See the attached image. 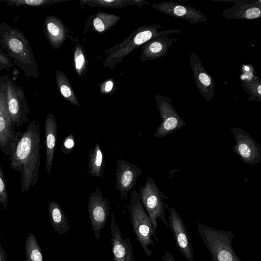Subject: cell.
<instances>
[{
	"label": "cell",
	"mask_w": 261,
	"mask_h": 261,
	"mask_svg": "<svg viewBox=\"0 0 261 261\" xmlns=\"http://www.w3.org/2000/svg\"><path fill=\"white\" fill-rule=\"evenodd\" d=\"M120 19V16L99 11L94 16L92 24L97 32L105 33L116 25Z\"/></svg>",
	"instance_id": "25"
},
{
	"label": "cell",
	"mask_w": 261,
	"mask_h": 261,
	"mask_svg": "<svg viewBox=\"0 0 261 261\" xmlns=\"http://www.w3.org/2000/svg\"><path fill=\"white\" fill-rule=\"evenodd\" d=\"M7 253L0 243V261H6Z\"/></svg>",
	"instance_id": "36"
},
{
	"label": "cell",
	"mask_w": 261,
	"mask_h": 261,
	"mask_svg": "<svg viewBox=\"0 0 261 261\" xmlns=\"http://www.w3.org/2000/svg\"><path fill=\"white\" fill-rule=\"evenodd\" d=\"M46 168L48 174L50 173L58 138V127L54 115L49 113L44 122Z\"/></svg>",
	"instance_id": "20"
},
{
	"label": "cell",
	"mask_w": 261,
	"mask_h": 261,
	"mask_svg": "<svg viewBox=\"0 0 261 261\" xmlns=\"http://www.w3.org/2000/svg\"><path fill=\"white\" fill-rule=\"evenodd\" d=\"M48 210L54 229L59 234H65L70 229V226L62 208L56 201L50 200Z\"/></svg>",
	"instance_id": "21"
},
{
	"label": "cell",
	"mask_w": 261,
	"mask_h": 261,
	"mask_svg": "<svg viewBox=\"0 0 261 261\" xmlns=\"http://www.w3.org/2000/svg\"><path fill=\"white\" fill-rule=\"evenodd\" d=\"M13 64L12 61L0 46V71L9 69L13 67Z\"/></svg>",
	"instance_id": "34"
},
{
	"label": "cell",
	"mask_w": 261,
	"mask_h": 261,
	"mask_svg": "<svg viewBox=\"0 0 261 261\" xmlns=\"http://www.w3.org/2000/svg\"><path fill=\"white\" fill-rule=\"evenodd\" d=\"M148 2L144 0H82L80 5H85L91 7H100L108 8H122L127 6L136 5L139 8Z\"/></svg>",
	"instance_id": "23"
},
{
	"label": "cell",
	"mask_w": 261,
	"mask_h": 261,
	"mask_svg": "<svg viewBox=\"0 0 261 261\" xmlns=\"http://www.w3.org/2000/svg\"><path fill=\"white\" fill-rule=\"evenodd\" d=\"M169 211L168 225L173 232L175 246L188 261H193V247L184 221L174 207H170Z\"/></svg>",
	"instance_id": "12"
},
{
	"label": "cell",
	"mask_w": 261,
	"mask_h": 261,
	"mask_svg": "<svg viewBox=\"0 0 261 261\" xmlns=\"http://www.w3.org/2000/svg\"><path fill=\"white\" fill-rule=\"evenodd\" d=\"M64 1L59 0H0V2L6 3L9 6H16L38 7L46 5H52Z\"/></svg>",
	"instance_id": "29"
},
{
	"label": "cell",
	"mask_w": 261,
	"mask_h": 261,
	"mask_svg": "<svg viewBox=\"0 0 261 261\" xmlns=\"http://www.w3.org/2000/svg\"><path fill=\"white\" fill-rule=\"evenodd\" d=\"M8 201L6 178L3 168L0 165V204L3 206L4 210L7 208Z\"/></svg>",
	"instance_id": "30"
},
{
	"label": "cell",
	"mask_w": 261,
	"mask_h": 261,
	"mask_svg": "<svg viewBox=\"0 0 261 261\" xmlns=\"http://www.w3.org/2000/svg\"><path fill=\"white\" fill-rule=\"evenodd\" d=\"M26 261H43L41 249L33 233H30L25 242Z\"/></svg>",
	"instance_id": "27"
},
{
	"label": "cell",
	"mask_w": 261,
	"mask_h": 261,
	"mask_svg": "<svg viewBox=\"0 0 261 261\" xmlns=\"http://www.w3.org/2000/svg\"><path fill=\"white\" fill-rule=\"evenodd\" d=\"M55 80L57 87L63 97L71 104L80 107L72 86L65 73L59 69L56 70Z\"/></svg>",
	"instance_id": "24"
},
{
	"label": "cell",
	"mask_w": 261,
	"mask_h": 261,
	"mask_svg": "<svg viewBox=\"0 0 261 261\" xmlns=\"http://www.w3.org/2000/svg\"><path fill=\"white\" fill-rule=\"evenodd\" d=\"M109 200L104 198L96 188L89 195L88 202V215L95 237L99 239L101 229L105 226L110 215Z\"/></svg>",
	"instance_id": "11"
},
{
	"label": "cell",
	"mask_w": 261,
	"mask_h": 261,
	"mask_svg": "<svg viewBox=\"0 0 261 261\" xmlns=\"http://www.w3.org/2000/svg\"><path fill=\"white\" fill-rule=\"evenodd\" d=\"M163 28V26L159 24H144L138 27L121 42L105 51V54H108V55L104 60L105 66L114 68L133 50L141 47L143 44L153 38L182 32L178 29L158 31V29Z\"/></svg>",
	"instance_id": "3"
},
{
	"label": "cell",
	"mask_w": 261,
	"mask_h": 261,
	"mask_svg": "<svg viewBox=\"0 0 261 261\" xmlns=\"http://www.w3.org/2000/svg\"><path fill=\"white\" fill-rule=\"evenodd\" d=\"M240 81L242 90L249 95L247 100L261 102V80L256 75L251 80Z\"/></svg>",
	"instance_id": "26"
},
{
	"label": "cell",
	"mask_w": 261,
	"mask_h": 261,
	"mask_svg": "<svg viewBox=\"0 0 261 261\" xmlns=\"http://www.w3.org/2000/svg\"><path fill=\"white\" fill-rule=\"evenodd\" d=\"M155 10L172 17L197 24L207 21L206 16L194 7L173 2H163L151 6Z\"/></svg>",
	"instance_id": "15"
},
{
	"label": "cell",
	"mask_w": 261,
	"mask_h": 261,
	"mask_svg": "<svg viewBox=\"0 0 261 261\" xmlns=\"http://www.w3.org/2000/svg\"><path fill=\"white\" fill-rule=\"evenodd\" d=\"M74 66L75 70L79 76L82 77L85 74L88 61L87 60L84 48L82 45L77 44L74 49L73 54Z\"/></svg>",
	"instance_id": "28"
},
{
	"label": "cell",
	"mask_w": 261,
	"mask_h": 261,
	"mask_svg": "<svg viewBox=\"0 0 261 261\" xmlns=\"http://www.w3.org/2000/svg\"><path fill=\"white\" fill-rule=\"evenodd\" d=\"M111 242L114 261H134L129 237L123 239L114 213L111 215Z\"/></svg>",
	"instance_id": "17"
},
{
	"label": "cell",
	"mask_w": 261,
	"mask_h": 261,
	"mask_svg": "<svg viewBox=\"0 0 261 261\" xmlns=\"http://www.w3.org/2000/svg\"><path fill=\"white\" fill-rule=\"evenodd\" d=\"M190 63L196 87L200 94L210 101L214 97L215 86L213 76L207 72L197 55L192 52Z\"/></svg>",
	"instance_id": "16"
},
{
	"label": "cell",
	"mask_w": 261,
	"mask_h": 261,
	"mask_svg": "<svg viewBox=\"0 0 261 261\" xmlns=\"http://www.w3.org/2000/svg\"><path fill=\"white\" fill-rule=\"evenodd\" d=\"M236 144L232 148L235 153L246 164L254 166L261 161V146L254 138L240 127L230 130Z\"/></svg>",
	"instance_id": "10"
},
{
	"label": "cell",
	"mask_w": 261,
	"mask_h": 261,
	"mask_svg": "<svg viewBox=\"0 0 261 261\" xmlns=\"http://www.w3.org/2000/svg\"><path fill=\"white\" fill-rule=\"evenodd\" d=\"M88 172L93 177L102 179L105 168V160L101 148L98 142L90 149L88 160Z\"/></svg>",
	"instance_id": "22"
},
{
	"label": "cell",
	"mask_w": 261,
	"mask_h": 261,
	"mask_svg": "<svg viewBox=\"0 0 261 261\" xmlns=\"http://www.w3.org/2000/svg\"><path fill=\"white\" fill-rule=\"evenodd\" d=\"M19 73H20L18 70L17 69L14 68L12 71L13 76L12 80L15 82Z\"/></svg>",
	"instance_id": "37"
},
{
	"label": "cell",
	"mask_w": 261,
	"mask_h": 261,
	"mask_svg": "<svg viewBox=\"0 0 261 261\" xmlns=\"http://www.w3.org/2000/svg\"><path fill=\"white\" fill-rule=\"evenodd\" d=\"M162 261H176L173 256L167 251L164 255L162 257Z\"/></svg>",
	"instance_id": "35"
},
{
	"label": "cell",
	"mask_w": 261,
	"mask_h": 261,
	"mask_svg": "<svg viewBox=\"0 0 261 261\" xmlns=\"http://www.w3.org/2000/svg\"><path fill=\"white\" fill-rule=\"evenodd\" d=\"M22 132L16 126L9 114L5 96V75L0 77V150L10 155Z\"/></svg>",
	"instance_id": "8"
},
{
	"label": "cell",
	"mask_w": 261,
	"mask_h": 261,
	"mask_svg": "<svg viewBox=\"0 0 261 261\" xmlns=\"http://www.w3.org/2000/svg\"><path fill=\"white\" fill-rule=\"evenodd\" d=\"M100 92L103 94L112 95L116 90L114 80L112 78L104 81L100 85Z\"/></svg>",
	"instance_id": "33"
},
{
	"label": "cell",
	"mask_w": 261,
	"mask_h": 261,
	"mask_svg": "<svg viewBox=\"0 0 261 261\" xmlns=\"http://www.w3.org/2000/svg\"><path fill=\"white\" fill-rule=\"evenodd\" d=\"M177 41L178 39L167 36L153 38L141 46L140 59L143 62L158 59L166 55L169 47Z\"/></svg>",
	"instance_id": "19"
},
{
	"label": "cell",
	"mask_w": 261,
	"mask_h": 261,
	"mask_svg": "<svg viewBox=\"0 0 261 261\" xmlns=\"http://www.w3.org/2000/svg\"><path fill=\"white\" fill-rule=\"evenodd\" d=\"M43 29L46 39L51 47L59 49L67 38L68 28L58 17L48 15L44 19Z\"/></svg>",
	"instance_id": "18"
},
{
	"label": "cell",
	"mask_w": 261,
	"mask_h": 261,
	"mask_svg": "<svg viewBox=\"0 0 261 261\" xmlns=\"http://www.w3.org/2000/svg\"><path fill=\"white\" fill-rule=\"evenodd\" d=\"M75 146V142L73 134H69L63 141L60 149L64 154L71 153Z\"/></svg>",
	"instance_id": "31"
},
{
	"label": "cell",
	"mask_w": 261,
	"mask_h": 261,
	"mask_svg": "<svg viewBox=\"0 0 261 261\" xmlns=\"http://www.w3.org/2000/svg\"><path fill=\"white\" fill-rule=\"evenodd\" d=\"M155 100L162 121L153 137H166L186 125V122L181 119L172 106L170 98L157 94Z\"/></svg>",
	"instance_id": "9"
},
{
	"label": "cell",
	"mask_w": 261,
	"mask_h": 261,
	"mask_svg": "<svg viewBox=\"0 0 261 261\" xmlns=\"http://www.w3.org/2000/svg\"><path fill=\"white\" fill-rule=\"evenodd\" d=\"M41 135L38 122L33 120L18 140L9 156L11 168L20 173V190L29 191L39 178L40 167Z\"/></svg>",
	"instance_id": "1"
},
{
	"label": "cell",
	"mask_w": 261,
	"mask_h": 261,
	"mask_svg": "<svg viewBox=\"0 0 261 261\" xmlns=\"http://www.w3.org/2000/svg\"><path fill=\"white\" fill-rule=\"evenodd\" d=\"M199 234L207 247L212 261H242L232 246L234 234L197 223Z\"/></svg>",
	"instance_id": "4"
},
{
	"label": "cell",
	"mask_w": 261,
	"mask_h": 261,
	"mask_svg": "<svg viewBox=\"0 0 261 261\" xmlns=\"http://www.w3.org/2000/svg\"><path fill=\"white\" fill-rule=\"evenodd\" d=\"M142 174L141 170L135 164L118 159L116 168V188L126 201L128 192L136 185Z\"/></svg>",
	"instance_id": "13"
},
{
	"label": "cell",
	"mask_w": 261,
	"mask_h": 261,
	"mask_svg": "<svg viewBox=\"0 0 261 261\" xmlns=\"http://www.w3.org/2000/svg\"><path fill=\"white\" fill-rule=\"evenodd\" d=\"M240 71V80H251L256 76L254 67L252 64H242Z\"/></svg>",
	"instance_id": "32"
},
{
	"label": "cell",
	"mask_w": 261,
	"mask_h": 261,
	"mask_svg": "<svg viewBox=\"0 0 261 261\" xmlns=\"http://www.w3.org/2000/svg\"><path fill=\"white\" fill-rule=\"evenodd\" d=\"M128 210L133 231L145 255L149 257L152 255V251L149 249L148 246H155L151 236L154 237L158 242L159 240L156 238V232L153 228L150 217L142 204L138 192L135 190L130 194Z\"/></svg>",
	"instance_id": "5"
},
{
	"label": "cell",
	"mask_w": 261,
	"mask_h": 261,
	"mask_svg": "<svg viewBox=\"0 0 261 261\" xmlns=\"http://www.w3.org/2000/svg\"><path fill=\"white\" fill-rule=\"evenodd\" d=\"M5 75V96L9 114L16 127L19 128L29 121L30 113L24 89L10 77Z\"/></svg>",
	"instance_id": "7"
},
{
	"label": "cell",
	"mask_w": 261,
	"mask_h": 261,
	"mask_svg": "<svg viewBox=\"0 0 261 261\" xmlns=\"http://www.w3.org/2000/svg\"><path fill=\"white\" fill-rule=\"evenodd\" d=\"M217 2H229L234 4L225 9L222 15L228 19L252 20L261 16L260 0H212Z\"/></svg>",
	"instance_id": "14"
},
{
	"label": "cell",
	"mask_w": 261,
	"mask_h": 261,
	"mask_svg": "<svg viewBox=\"0 0 261 261\" xmlns=\"http://www.w3.org/2000/svg\"><path fill=\"white\" fill-rule=\"evenodd\" d=\"M0 46L27 77H39L32 46L22 32L5 22L0 23Z\"/></svg>",
	"instance_id": "2"
},
{
	"label": "cell",
	"mask_w": 261,
	"mask_h": 261,
	"mask_svg": "<svg viewBox=\"0 0 261 261\" xmlns=\"http://www.w3.org/2000/svg\"><path fill=\"white\" fill-rule=\"evenodd\" d=\"M138 194L142 204L150 217L154 231L156 232L158 226V219L169 228L166 218L164 201V199L168 200V198L161 191L152 177L147 178L145 185L140 187Z\"/></svg>",
	"instance_id": "6"
}]
</instances>
